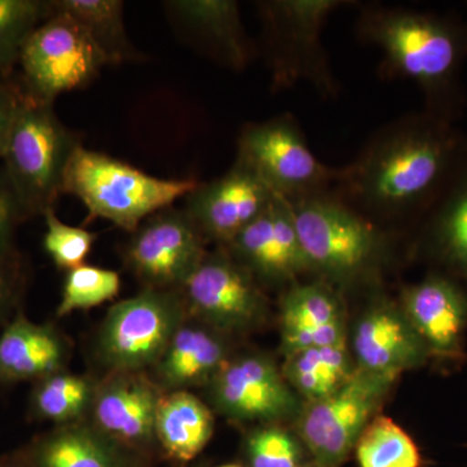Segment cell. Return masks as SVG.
Listing matches in <instances>:
<instances>
[{"instance_id": "obj_7", "label": "cell", "mask_w": 467, "mask_h": 467, "mask_svg": "<svg viewBox=\"0 0 467 467\" xmlns=\"http://www.w3.org/2000/svg\"><path fill=\"white\" fill-rule=\"evenodd\" d=\"M187 317L180 290L143 288L119 301L107 313L97 337V353L107 373L155 368Z\"/></svg>"}, {"instance_id": "obj_4", "label": "cell", "mask_w": 467, "mask_h": 467, "mask_svg": "<svg viewBox=\"0 0 467 467\" xmlns=\"http://www.w3.org/2000/svg\"><path fill=\"white\" fill-rule=\"evenodd\" d=\"M290 204L303 250L322 281L343 287L379 270L389 250L384 227L331 192Z\"/></svg>"}, {"instance_id": "obj_28", "label": "cell", "mask_w": 467, "mask_h": 467, "mask_svg": "<svg viewBox=\"0 0 467 467\" xmlns=\"http://www.w3.org/2000/svg\"><path fill=\"white\" fill-rule=\"evenodd\" d=\"M97 380L88 376L57 371L34 383L29 400L30 414L36 420L57 426L88 420Z\"/></svg>"}, {"instance_id": "obj_32", "label": "cell", "mask_w": 467, "mask_h": 467, "mask_svg": "<svg viewBox=\"0 0 467 467\" xmlns=\"http://www.w3.org/2000/svg\"><path fill=\"white\" fill-rule=\"evenodd\" d=\"M46 233L43 247L54 261L55 266L64 272L85 265V261L94 247L98 235L84 227L67 225L58 220L55 209L46 212Z\"/></svg>"}, {"instance_id": "obj_5", "label": "cell", "mask_w": 467, "mask_h": 467, "mask_svg": "<svg viewBox=\"0 0 467 467\" xmlns=\"http://www.w3.org/2000/svg\"><path fill=\"white\" fill-rule=\"evenodd\" d=\"M81 146L79 135L58 119L54 104L34 99L20 88L2 160L29 218L54 209L67 165Z\"/></svg>"}, {"instance_id": "obj_1", "label": "cell", "mask_w": 467, "mask_h": 467, "mask_svg": "<svg viewBox=\"0 0 467 467\" xmlns=\"http://www.w3.org/2000/svg\"><path fill=\"white\" fill-rule=\"evenodd\" d=\"M462 158L444 117L409 115L384 125L347 167L331 192L384 227L432 207Z\"/></svg>"}, {"instance_id": "obj_19", "label": "cell", "mask_w": 467, "mask_h": 467, "mask_svg": "<svg viewBox=\"0 0 467 467\" xmlns=\"http://www.w3.org/2000/svg\"><path fill=\"white\" fill-rule=\"evenodd\" d=\"M401 308L431 358L459 359L467 327V297L450 278L426 276L401 292Z\"/></svg>"}, {"instance_id": "obj_21", "label": "cell", "mask_w": 467, "mask_h": 467, "mask_svg": "<svg viewBox=\"0 0 467 467\" xmlns=\"http://www.w3.org/2000/svg\"><path fill=\"white\" fill-rule=\"evenodd\" d=\"M230 358L225 334L187 317L152 368L153 379L165 392L208 386Z\"/></svg>"}, {"instance_id": "obj_31", "label": "cell", "mask_w": 467, "mask_h": 467, "mask_svg": "<svg viewBox=\"0 0 467 467\" xmlns=\"http://www.w3.org/2000/svg\"><path fill=\"white\" fill-rule=\"evenodd\" d=\"M119 288L121 278L115 270L85 264L67 273L57 316L66 317L78 310L99 306L115 299Z\"/></svg>"}, {"instance_id": "obj_9", "label": "cell", "mask_w": 467, "mask_h": 467, "mask_svg": "<svg viewBox=\"0 0 467 467\" xmlns=\"http://www.w3.org/2000/svg\"><path fill=\"white\" fill-rule=\"evenodd\" d=\"M399 379L400 377L393 374L356 368L355 374L337 391L301 407L296 431L316 467H340L346 462Z\"/></svg>"}, {"instance_id": "obj_33", "label": "cell", "mask_w": 467, "mask_h": 467, "mask_svg": "<svg viewBox=\"0 0 467 467\" xmlns=\"http://www.w3.org/2000/svg\"><path fill=\"white\" fill-rule=\"evenodd\" d=\"M251 467H299L301 450L296 439L282 427L263 425L245 441Z\"/></svg>"}, {"instance_id": "obj_36", "label": "cell", "mask_w": 467, "mask_h": 467, "mask_svg": "<svg viewBox=\"0 0 467 467\" xmlns=\"http://www.w3.org/2000/svg\"><path fill=\"white\" fill-rule=\"evenodd\" d=\"M20 88L8 78H0V160L5 152L9 130L14 121Z\"/></svg>"}, {"instance_id": "obj_39", "label": "cell", "mask_w": 467, "mask_h": 467, "mask_svg": "<svg viewBox=\"0 0 467 467\" xmlns=\"http://www.w3.org/2000/svg\"><path fill=\"white\" fill-rule=\"evenodd\" d=\"M299 467H306V466L301 465V466H299Z\"/></svg>"}, {"instance_id": "obj_6", "label": "cell", "mask_w": 467, "mask_h": 467, "mask_svg": "<svg viewBox=\"0 0 467 467\" xmlns=\"http://www.w3.org/2000/svg\"><path fill=\"white\" fill-rule=\"evenodd\" d=\"M195 180H161L79 147L64 175L63 193L75 195L88 208V220L104 218L133 233L146 218L171 207L198 186Z\"/></svg>"}, {"instance_id": "obj_30", "label": "cell", "mask_w": 467, "mask_h": 467, "mask_svg": "<svg viewBox=\"0 0 467 467\" xmlns=\"http://www.w3.org/2000/svg\"><path fill=\"white\" fill-rule=\"evenodd\" d=\"M50 14V2L0 0V78H8L26 39Z\"/></svg>"}, {"instance_id": "obj_26", "label": "cell", "mask_w": 467, "mask_h": 467, "mask_svg": "<svg viewBox=\"0 0 467 467\" xmlns=\"http://www.w3.org/2000/svg\"><path fill=\"white\" fill-rule=\"evenodd\" d=\"M432 205V247L447 265L467 276V159L461 158Z\"/></svg>"}, {"instance_id": "obj_2", "label": "cell", "mask_w": 467, "mask_h": 467, "mask_svg": "<svg viewBox=\"0 0 467 467\" xmlns=\"http://www.w3.org/2000/svg\"><path fill=\"white\" fill-rule=\"evenodd\" d=\"M356 36L382 55L383 79L414 82L426 95L429 112L447 119L457 76L467 54V27L459 23L389 5H361Z\"/></svg>"}, {"instance_id": "obj_34", "label": "cell", "mask_w": 467, "mask_h": 467, "mask_svg": "<svg viewBox=\"0 0 467 467\" xmlns=\"http://www.w3.org/2000/svg\"><path fill=\"white\" fill-rule=\"evenodd\" d=\"M26 209L21 204L5 168L0 167V254L16 250L15 233L21 223L26 221Z\"/></svg>"}, {"instance_id": "obj_27", "label": "cell", "mask_w": 467, "mask_h": 467, "mask_svg": "<svg viewBox=\"0 0 467 467\" xmlns=\"http://www.w3.org/2000/svg\"><path fill=\"white\" fill-rule=\"evenodd\" d=\"M51 8L76 21L90 36L107 64L140 58L129 39L121 0H52Z\"/></svg>"}, {"instance_id": "obj_37", "label": "cell", "mask_w": 467, "mask_h": 467, "mask_svg": "<svg viewBox=\"0 0 467 467\" xmlns=\"http://www.w3.org/2000/svg\"><path fill=\"white\" fill-rule=\"evenodd\" d=\"M0 467H34L30 460L29 451H20L14 456L5 457L0 461Z\"/></svg>"}, {"instance_id": "obj_25", "label": "cell", "mask_w": 467, "mask_h": 467, "mask_svg": "<svg viewBox=\"0 0 467 467\" xmlns=\"http://www.w3.org/2000/svg\"><path fill=\"white\" fill-rule=\"evenodd\" d=\"M282 373L296 395L312 402L327 398L355 374L347 343L312 347L285 356Z\"/></svg>"}, {"instance_id": "obj_13", "label": "cell", "mask_w": 467, "mask_h": 467, "mask_svg": "<svg viewBox=\"0 0 467 467\" xmlns=\"http://www.w3.org/2000/svg\"><path fill=\"white\" fill-rule=\"evenodd\" d=\"M209 400L221 416L236 422L273 425L299 414L296 392L266 356L230 358L208 384Z\"/></svg>"}, {"instance_id": "obj_12", "label": "cell", "mask_w": 467, "mask_h": 467, "mask_svg": "<svg viewBox=\"0 0 467 467\" xmlns=\"http://www.w3.org/2000/svg\"><path fill=\"white\" fill-rule=\"evenodd\" d=\"M126 242L124 260L143 288L178 291L207 254V241L183 208L161 209Z\"/></svg>"}, {"instance_id": "obj_3", "label": "cell", "mask_w": 467, "mask_h": 467, "mask_svg": "<svg viewBox=\"0 0 467 467\" xmlns=\"http://www.w3.org/2000/svg\"><path fill=\"white\" fill-rule=\"evenodd\" d=\"M352 0H263L256 3L261 52L272 78V91L312 86L322 99H337L340 85L322 42L328 17L352 7Z\"/></svg>"}, {"instance_id": "obj_8", "label": "cell", "mask_w": 467, "mask_h": 467, "mask_svg": "<svg viewBox=\"0 0 467 467\" xmlns=\"http://www.w3.org/2000/svg\"><path fill=\"white\" fill-rule=\"evenodd\" d=\"M236 159L290 202L330 192L339 177V169L316 158L291 113L245 125L239 134Z\"/></svg>"}, {"instance_id": "obj_16", "label": "cell", "mask_w": 467, "mask_h": 467, "mask_svg": "<svg viewBox=\"0 0 467 467\" xmlns=\"http://www.w3.org/2000/svg\"><path fill=\"white\" fill-rule=\"evenodd\" d=\"M165 393L147 371L107 373L97 384L90 422L124 450L150 447Z\"/></svg>"}, {"instance_id": "obj_35", "label": "cell", "mask_w": 467, "mask_h": 467, "mask_svg": "<svg viewBox=\"0 0 467 467\" xmlns=\"http://www.w3.org/2000/svg\"><path fill=\"white\" fill-rule=\"evenodd\" d=\"M26 270L17 250L0 254V322L8 317L23 296Z\"/></svg>"}, {"instance_id": "obj_23", "label": "cell", "mask_w": 467, "mask_h": 467, "mask_svg": "<svg viewBox=\"0 0 467 467\" xmlns=\"http://www.w3.org/2000/svg\"><path fill=\"white\" fill-rule=\"evenodd\" d=\"M27 451L34 467H128L124 448L88 420L55 427Z\"/></svg>"}, {"instance_id": "obj_18", "label": "cell", "mask_w": 467, "mask_h": 467, "mask_svg": "<svg viewBox=\"0 0 467 467\" xmlns=\"http://www.w3.org/2000/svg\"><path fill=\"white\" fill-rule=\"evenodd\" d=\"M165 8L190 45L227 69L242 72L256 57L259 48L245 32L234 0H175Z\"/></svg>"}, {"instance_id": "obj_17", "label": "cell", "mask_w": 467, "mask_h": 467, "mask_svg": "<svg viewBox=\"0 0 467 467\" xmlns=\"http://www.w3.org/2000/svg\"><path fill=\"white\" fill-rule=\"evenodd\" d=\"M352 352L356 368L399 377L431 358L404 310L389 299L374 301L362 313L353 331Z\"/></svg>"}, {"instance_id": "obj_14", "label": "cell", "mask_w": 467, "mask_h": 467, "mask_svg": "<svg viewBox=\"0 0 467 467\" xmlns=\"http://www.w3.org/2000/svg\"><path fill=\"white\" fill-rule=\"evenodd\" d=\"M275 196L250 165L235 159L225 174L199 182L184 196L183 209L205 241L225 247L269 207Z\"/></svg>"}, {"instance_id": "obj_10", "label": "cell", "mask_w": 467, "mask_h": 467, "mask_svg": "<svg viewBox=\"0 0 467 467\" xmlns=\"http://www.w3.org/2000/svg\"><path fill=\"white\" fill-rule=\"evenodd\" d=\"M18 66L21 90L54 104L58 95L90 85L109 64L73 18L51 8L50 16L26 39Z\"/></svg>"}, {"instance_id": "obj_29", "label": "cell", "mask_w": 467, "mask_h": 467, "mask_svg": "<svg viewBox=\"0 0 467 467\" xmlns=\"http://www.w3.org/2000/svg\"><path fill=\"white\" fill-rule=\"evenodd\" d=\"M359 467H422L420 448L391 418L377 414L355 447Z\"/></svg>"}, {"instance_id": "obj_24", "label": "cell", "mask_w": 467, "mask_h": 467, "mask_svg": "<svg viewBox=\"0 0 467 467\" xmlns=\"http://www.w3.org/2000/svg\"><path fill=\"white\" fill-rule=\"evenodd\" d=\"M214 432L211 408L190 391L167 392L156 414V441L177 461H192L207 447Z\"/></svg>"}, {"instance_id": "obj_38", "label": "cell", "mask_w": 467, "mask_h": 467, "mask_svg": "<svg viewBox=\"0 0 467 467\" xmlns=\"http://www.w3.org/2000/svg\"><path fill=\"white\" fill-rule=\"evenodd\" d=\"M218 467H242L241 465H236V463H227V465L218 466Z\"/></svg>"}, {"instance_id": "obj_15", "label": "cell", "mask_w": 467, "mask_h": 467, "mask_svg": "<svg viewBox=\"0 0 467 467\" xmlns=\"http://www.w3.org/2000/svg\"><path fill=\"white\" fill-rule=\"evenodd\" d=\"M223 248L250 270L260 285H292L301 275L313 273L301 245L290 202L278 195Z\"/></svg>"}, {"instance_id": "obj_22", "label": "cell", "mask_w": 467, "mask_h": 467, "mask_svg": "<svg viewBox=\"0 0 467 467\" xmlns=\"http://www.w3.org/2000/svg\"><path fill=\"white\" fill-rule=\"evenodd\" d=\"M69 344L52 325L17 312L0 333V384L34 382L67 370Z\"/></svg>"}, {"instance_id": "obj_11", "label": "cell", "mask_w": 467, "mask_h": 467, "mask_svg": "<svg viewBox=\"0 0 467 467\" xmlns=\"http://www.w3.org/2000/svg\"><path fill=\"white\" fill-rule=\"evenodd\" d=\"M180 292L189 317L221 334L248 331L266 316L263 285L223 247L207 252Z\"/></svg>"}, {"instance_id": "obj_20", "label": "cell", "mask_w": 467, "mask_h": 467, "mask_svg": "<svg viewBox=\"0 0 467 467\" xmlns=\"http://www.w3.org/2000/svg\"><path fill=\"white\" fill-rule=\"evenodd\" d=\"M281 348L284 356L312 347L347 343L339 295L327 282L295 284L281 300Z\"/></svg>"}]
</instances>
